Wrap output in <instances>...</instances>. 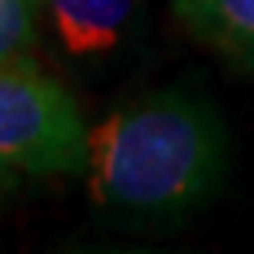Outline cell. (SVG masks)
<instances>
[{"label": "cell", "mask_w": 254, "mask_h": 254, "mask_svg": "<svg viewBox=\"0 0 254 254\" xmlns=\"http://www.w3.org/2000/svg\"><path fill=\"white\" fill-rule=\"evenodd\" d=\"M228 139L218 113L189 89H159L116 106L89 129L86 189L129 221H169L218 189Z\"/></svg>", "instance_id": "1"}, {"label": "cell", "mask_w": 254, "mask_h": 254, "mask_svg": "<svg viewBox=\"0 0 254 254\" xmlns=\"http://www.w3.org/2000/svg\"><path fill=\"white\" fill-rule=\"evenodd\" d=\"M89 126L76 96L33 57L0 60V169L13 175H83Z\"/></svg>", "instance_id": "2"}, {"label": "cell", "mask_w": 254, "mask_h": 254, "mask_svg": "<svg viewBox=\"0 0 254 254\" xmlns=\"http://www.w3.org/2000/svg\"><path fill=\"white\" fill-rule=\"evenodd\" d=\"M47 23L69 60H106L126 43L139 0H43Z\"/></svg>", "instance_id": "3"}, {"label": "cell", "mask_w": 254, "mask_h": 254, "mask_svg": "<svg viewBox=\"0 0 254 254\" xmlns=\"http://www.w3.org/2000/svg\"><path fill=\"white\" fill-rule=\"evenodd\" d=\"M172 10L195 40L254 66V0H172Z\"/></svg>", "instance_id": "4"}, {"label": "cell", "mask_w": 254, "mask_h": 254, "mask_svg": "<svg viewBox=\"0 0 254 254\" xmlns=\"http://www.w3.org/2000/svg\"><path fill=\"white\" fill-rule=\"evenodd\" d=\"M43 17V0H0V60L30 57Z\"/></svg>", "instance_id": "5"}, {"label": "cell", "mask_w": 254, "mask_h": 254, "mask_svg": "<svg viewBox=\"0 0 254 254\" xmlns=\"http://www.w3.org/2000/svg\"><path fill=\"white\" fill-rule=\"evenodd\" d=\"M17 179H20V175H13V172H7V169H0V205H3V198L13 191Z\"/></svg>", "instance_id": "6"}]
</instances>
